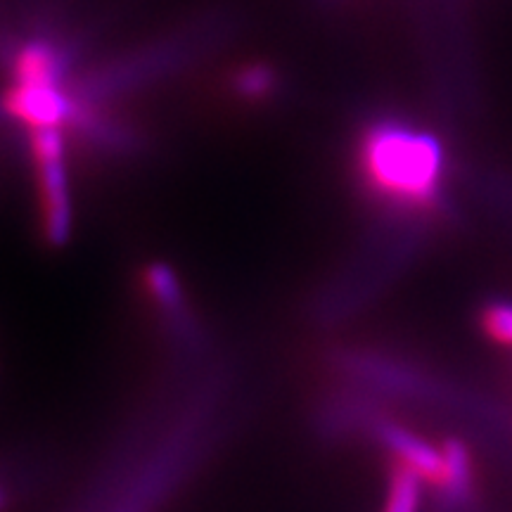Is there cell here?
Segmentation results:
<instances>
[{"label": "cell", "mask_w": 512, "mask_h": 512, "mask_svg": "<svg viewBox=\"0 0 512 512\" xmlns=\"http://www.w3.org/2000/svg\"><path fill=\"white\" fill-rule=\"evenodd\" d=\"M358 164L368 188L394 207L422 209L437 200L441 157L427 133L377 121L363 133Z\"/></svg>", "instance_id": "cell-1"}, {"label": "cell", "mask_w": 512, "mask_h": 512, "mask_svg": "<svg viewBox=\"0 0 512 512\" xmlns=\"http://www.w3.org/2000/svg\"><path fill=\"white\" fill-rule=\"evenodd\" d=\"M31 152L36 159L38 190H41L43 230L48 240L60 245L72 230V197L64 166L62 128H38L31 131Z\"/></svg>", "instance_id": "cell-2"}, {"label": "cell", "mask_w": 512, "mask_h": 512, "mask_svg": "<svg viewBox=\"0 0 512 512\" xmlns=\"http://www.w3.org/2000/svg\"><path fill=\"white\" fill-rule=\"evenodd\" d=\"M275 72L273 69L264 67V64H252V67L240 69L238 74L233 76V88L235 93L242 95V98H266L271 95L275 88Z\"/></svg>", "instance_id": "cell-3"}, {"label": "cell", "mask_w": 512, "mask_h": 512, "mask_svg": "<svg viewBox=\"0 0 512 512\" xmlns=\"http://www.w3.org/2000/svg\"><path fill=\"white\" fill-rule=\"evenodd\" d=\"M489 323L491 332H494L496 339H503V342H512V309L510 306H494L489 311Z\"/></svg>", "instance_id": "cell-4"}]
</instances>
